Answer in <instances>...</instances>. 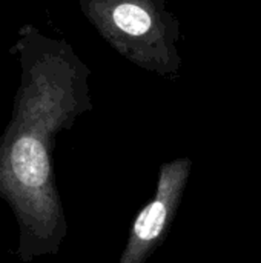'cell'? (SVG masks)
<instances>
[{
  "label": "cell",
  "instance_id": "1",
  "mask_svg": "<svg viewBox=\"0 0 261 263\" xmlns=\"http://www.w3.org/2000/svg\"><path fill=\"white\" fill-rule=\"evenodd\" d=\"M55 136L11 119L0 137V199L17 220V256L23 263L55 254L66 234L52 165Z\"/></svg>",
  "mask_w": 261,
  "mask_h": 263
},
{
  "label": "cell",
  "instance_id": "2",
  "mask_svg": "<svg viewBox=\"0 0 261 263\" xmlns=\"http://www.w3.org/2000/svg\"><path fill=\"white\" fill-rule=\"evenodd\" d=\"M14 51L20 62V83L11 119L58 134L92 108L89 69L69 43L25 25L18 29Z\"/></svg>",
  "mask_w": 261,
  "mask_h": 263
},
{
  "label": "cell",
  "instance_id": "3",
  "mask_svg": "<svg viewBox=\"0 0 261 263\" xmlns=\"http://www.w3.org/2000/svg\"><path fill=\"white\" fill-rule=\"evenodd\" d=\"M98 34L128 62L157 76H174L182 66L177 48L180 25L168 0H78Z\"/></svg>",
  "mask_w": 261,
  "mask_h": 263
},
{
  "label": "cell",
  "instance_id": "4",
  "mask_svg": "<svg viewBox=\"0 0 261 263\" xmlns=\"http://www.w3.org/2000/svg\"><path fill=\"white\" fill-rule=\"evenodd\" d=\"M189 171V159H177L162 165L155 196L134 220L128 245L118 263H143L162 242L174 220Z\"/></svg>",
  "mask_w": 261,
  "mask_h": 263
}]
</instances>
